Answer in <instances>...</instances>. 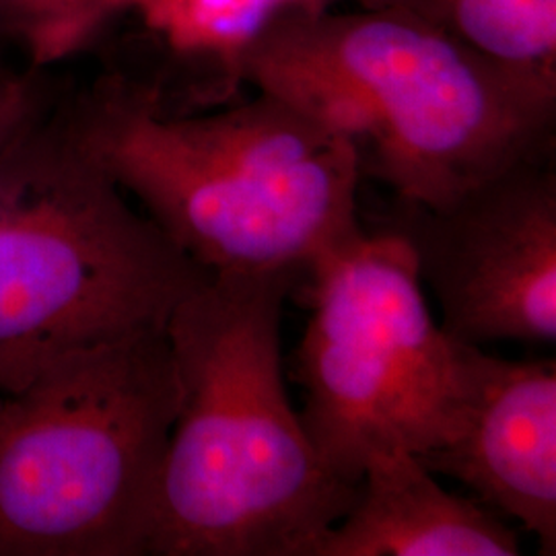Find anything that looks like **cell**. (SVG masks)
Segmentation results:
<instances>
[{
	"mask_svg": "<svg viewBox=\"0 0 556 556\" xmlns=\"http://www.w3.org/2000/svg\"><path fill=\"white\" fill-rule=\"evenodd\" d=\"M334 0H122L184 56L215 59L227 71L241 46L285 13L328 9Z\"/></svg>",
	"mask_w": 556,
	"mask_h": 556,
	"instance_id": "obj_11",
	"label": "cell"
},
{
	"mask_svg": "<svg viewBox=\"0 0 556 556\" xmlns=\"http://www.w3.org/2000/svg\"><path fill=\"white\" fill-rule=\"evenodd\" d=\"M40 100L36 79L0 75V178L21 147L34 137Z\"/></svg>",
	"mask_w": 556,
	"mask_h": 556,
	"instance_id": "obj_13",
	"label": "cell"
},
{
	"mask_svg": "<svg viewBox=\"0 0 556 556\" xmlns=\"http://www.w3.org/2000/svg\"><path fill=\"white\" fill-rule=\"evenodd\" d=\"M466 376L462 431L417 457L433 475L466 484L491 511L519 521L542 555H555V358L509 361L466 344Z\"/></svg>",
	"mask_w": 556,
	"mask_h": 556,
	"instance_id": "obj_8",
	"label": "cell"
},
{
	"mask_svg": "<svg viewBox=\"0 0 556 556\" xmlns=\"http://www.w3.org/2000/svg\"><path fill=\"white\" fill-rule=\"evenodd\" d=\"M298 277L211 273L167 321L179 404L147 555L309 556L355 503L287 392L280 328Z\"/></svg>",
	"mask_w": 556,
	"mask_h": 556,
	"instance_id": "obj_1",
	"label": "cell"
},
{
	"mask_svg": "<svg viewBox=\"0 0 556 556\" xmlns=\"http://www.w3.org/2000/svg\"><path fill=\"white\" fill-rule=\"evenodd\" d=\"M0 75H2V73H0Z\"/></svg>",
	"mask_w": 556,
	"mask_h": 556,
	"instance_id": "obj_14",
	"label": "cell"
},
{
	"mask_svg": "<svg viewBox=\"0 0 556 556\" xmlns=\"http://www.w3.org/2000/svg\"><path fill=\"white\" fill-rule=\"evenodd\" d=\"M68 137L208 273H307L358 238L353 142L275 96L204 116L112 87Z\"/></svg>",
	"mask_w": 556,
	"mask_h": 556,
	"instance_id": "obj_3",
	"label": "cell"
},
{
	"mask_svg": "<svg viewBox=\"0 0 556 556\" xmlns=\"http://www.w3.org/2000/svg\"><path fill=\"white\" fill-rule=\"evenodd\" d=\"M167 328L64 357L0 402V556H142L178 415Z\"/></svg>",
	"mask_w": 556,
	"mask_h": 556,
	"instance_id": "obj_4",
	"label": "cell"
},
{
	"mask_svg": "<svg viewBox=\"0 0 556 556\" xmlns=\"http://www.w3.org/2000/svg\"><path fill=\"white\" fill-rule=\"evenodd\" d=\"M383 231L404 239L459 344H555L556 176L528 161L443 208L394 200Z\"/></svg>",
	"mask_w": 556,
	"mask_h": 556,
	"instance_id": "obj_7",
	"label": "cell"
},
{
	"mask_svg": "<svg viewBox=\"0 0 556 556\" xmlns=\"http://www.w3.org/2000/svg\"><path fill=\"white\" fill-rule=\"evenodd\" d=\"M122 15V0H0V29L36 66L75 56Z\"/></svg>",
	"mask_w": 556,
	"mask_h": 556,
	"instance_id": "obj_12",
	"label": "cell"
},
{
	"mask_svg": "<svg viewBox=\"0 0 556 556\" xmlns=\"http://www.w3.org/2000/svg\"><path fill=\"white\" fill-rule=\"evenodd\" d=\"M435 27L480 59L556 91V0H358Z\"/></svg>",
	"mask_w": 556,
	"mask_h": 556,
	"instance_id": "obj_10",
	"label": "cell"
},
{
	"mask_svg": "<svg viewBox=\"0 0 556 556\" xmlns=\"http://www.w3.org/2000/svg\"><path fill=\"white\" fill-rule=\"evenodd\" d=\"M208 270L68 137L0 178V396L83 349L167 328Z\"/></svg>",
	"mask_w": 556,
	"mask_h": 556,
	"instance_id": "obj_5",
	"label": "cell"
},
{
	"mask_svg": "<svg viewBox=\"0 0 556 556\" xmlns=\"http://www.w3.org/2000/svg\"><path fill=\"white\" fill-rule=\"evenodd\" d=\"M516 532L478 501L441 486L404 450L367 457L355 503L309 556H517Z\"/></svg>",
	"mask_w": 556,
	"mask_h": 556,
	"instance_id": "obj_9",
	"label": "cell"
},
{
	"mask_svg": "<svg viewBox=\"0 0 556 556\" xmlns=\"http://www.w3.org/2000/svg\"><path fill=\"white\" fill-rule=\"evenodd\" d=\"M229 77L324 122L353 142L361 174L427 208L546 160L553 140L556 91L392 9L278 15Z\"/></svg>",
	"mask_w": 556,
	"mask_h": 556,
	"instance_id": "obj_2",
	"label": "cell"
},
{
	"mask_svg": "<svg viewBox=\"0 0 556 556\" xmlns=\"http://www.w3.org/2000/svg\"><path fill=\"white\" fill-rule=\"evenodd\" d=\"M307 273L299 417L324 466L358 486L376 452L422 456L452 443L464 425L466 344L431 316L410 245L363 231Z\"/></svg>",
	"mask_w": 556,
	"mask_h": 556,
	"instance_id": "obj_6",
	"label": "cell"
}]
</instances>
